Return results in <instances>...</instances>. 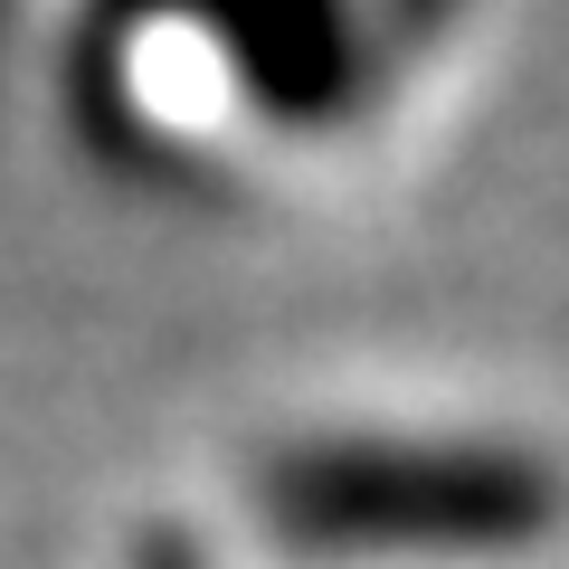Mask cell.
I'll use <instances>...</instances> for the list:
<instances>
[{
  "instance_id": "1",
  "label": "cell",
  "mask_w": 569,
  "mask_h": 569,
  "mask_svg": "<svg viewBox=\"0 0 569 569\" xmlns=\"http://www.w3.org/2000/svg\"><path fill=\"white\" fill-rule=\"evenodd\" d=\"M266 522L305 550H522L560 522V475L522 447L332 437L257 475Z\"/></svg>"
},
{
  "instance_id": "3",
  "label": "cell",
  "mask_w": 569,
  "mask_h": 569,
  "mask_svg": "<svg viewBox=\"0 0 569 569\" xmlns=\"http://www.w3.org/2000/svg\"><path fill=\"white\" fill-rule=\"evenodd\" d=\"M133 569H200V550H190L181 531H142V550H133Z\"/></svg>"
},
{
  "instance_id": "2",
  "label": "cell",
  "mask_w": 569,
  "mask_h": 569,
  "mask_svg": "<svg viewBox=\"0 0 569 569\" xmlns=\"http://www.w3.org/2000/svg\"><path fill=\"white\" fill-rule=\"evenodd\" d=\"M123 10L200 20L228 48L238 86L284 123H323L361 96V29L342 0H123Z\"/></svg>"
}]
</instances>
